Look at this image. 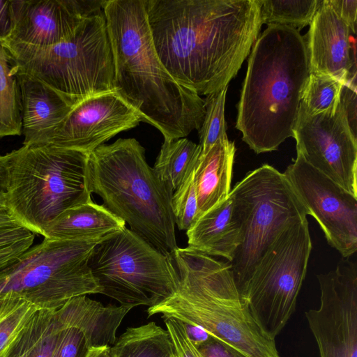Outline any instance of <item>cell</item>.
I'll return each mask as SVG.
<instances>
[{"instance_id":"cell-1","label":"cell","mask_w":357,"mask_h":357,"mask_svg":"<svg viewBox=\"0 0 357 357\" xmlns=\"http://www.w3.org/2000/svg\"><path fill=\"white\" fill-rule=\"evenodd\" d=\"M146 10L161 63L199 95L228 86L263 24L259 0H146Z\"/></svg>"},{"instance_id":"cell-2","label":"cell","mask_w":357,"mask_h":357,"mask_svg":"<svg viewBox=\"0 0 357 357\" xmlns=\"http://www.w3.org/2000/svg\"><path fill=\"white\" fill-rule=\"evenodd\" d=\"M114 66V90L160 131L165 140L199 130L205 103L178 84L155 51L147 20L146 0H106L103 6Z\"/></svg>"},{"instance_id":"cell-3","label":"cell","mask_w":357,"mask_h":357,"mask_svg":"<svg viewBox=\"0 0 357 357\" xmlns=\"http://www.w3.org/2000/svg\"><path fill=\"white\" fill-rule=\"evenodd\" d=\"M310 73L305 38L299 31L268 25L250 51L237 105L236 128L256 153L275 151L294 137Z\"/></svg>"},{"instance_id":"cell-4","label":"cell","mask_w":357,"mask_h":357,"mask_svg":"<svg viewBox=\"0 0 357 357\" xmlns=\"http://www.w3.org/2000/svg\"><path fill=\"white\" fill-rule=\"evenodd\" d=\"M171 257L177 289L149 307V317L160 314L198 325L248 357H280L275 340L263 332L242 301L229 262L188 247H178Z\"/></svg>"},{"instance_id":"cell-5","label":"cell","mask_w":357,"mask_h":357,"mask_svg":"<svg viewBox=\"0 0 357 357\" xmlns=\"http://www.w3.org/2000/svg\"><path fill=\"white\" fill-rule=\"evenodd\" d=\"M91 193L128 224L130 230L171 257L178 248L172 211L173 192L160 180L134 138L102 144L88 156Z\"/></svg>"},{"instance_id":"cell-6","label":"cell","mask_w":357,"mask_h":357,"mask_svg":"<svg viewBox=\"0 0 357 357\" xmlns=\"http://www.w3.org/2000/svg\"><path fill=\"white\" fill-rule=\"evenodd\" d=\"M6 155V206L33 233L66 210L92 201L89 154L51 144L23 145Z\"/></svg>"},{"instance_id":"cell-7","label":"cell","mask_w":357,"mask_h":357,"mask_svg":"<svg viewBox=\"0 0 357 357\" xmlns=\"http://www.w3.org/2000/svg\"><path fill=\"white\" fill-rule=\"evenodd\" d=\"M2 43L14 61L15 74L41 82L73 107L87 98L115 91L103 11L85 19L71 37L52 46Z\"/></svg>"},{"instance_id":"cell-8","label":"cell","mask_w":357,"mask_h":357,"mask_svg":"<svg viewBox=\"0 0 357 357\" xmlns=\"http://www.w3.org/2000/svg\"><path fill=\"white\" fill-rule=\"evenodd\" d=\"M107 236L45 238L0 271V297L18 298L38 309L56 310L73 298L100 294L89 261L95 246Z\"/></svg>"},{"instance_id":"cell-9","label":"cell","mask_w":357,"mask_h":357,"mask_svg":"<svg viewBox=\"0 0 357 357\" xmlns=\"http://www.w3.org/2000/svg\"><path fill=\"white\" fill-rule=\"evenodd\" d=\"M229 195L242 232L229 262L239 292L278 235L307 214L284 174L267 164L249 172Z\"/></svg>"},{"instance_id":"cell-10","label":"cell","mask_w":357,"mask_h":357,"mask_svg":"<svg viewBox=\"0 0 357 357\" xmlns=\"http://www.w3.org/2000/svg\"><path fill=\"white\" fill-rule=\"evenodd\" d=\"M89 266L100 294L125 307L156 305L178 286L172 257L126 227L95 246Z\"/></svg>"},{"instance_id":"cell-11","label":"cell","mask_w":357,"mask_h":357,"mask_svg":"<svg viewBox=\"0 0 357 357\" xmlns=\"http://www.w3.org/2000/svg\"><path fill=\"white\" fill-rule=\"evenodd\" d=\"M311 250L307 218L288 225L268 247L238 292L258 326L272 340L296 309Z\"/></svg>"},{"instance_id":"cell-12","label":"cell","mask_w":357,"mask_h":357,"mask_svg":"<svg viewBox=\"0 0 357 357\" xmlns=\"http://www.w3.org/2000/svg\"><path fill=\"white\" fill-rule=\"evenodd\" d=\"M306 210L319 223L326 238L344 258L357 250V197L312 167L297 152L283 173Z\"/></svg>"},{"instance_id":"cell-13","label":"cell","mask_w":357,"mask_h":357,"mask_svg":"<svg viewBox=\"0 0 357 357\" xmlns=\"http://www.w3.org/2000/svg\"><path fill=\"white\" fill-rule=\"evenodd\" d=\"M296 150L312 167L357 197V141L341 102L334 113L298 109L293 130Z\"/></svg>"},{"instance_id":"cell-14","label":"cell","mask_w":357,"mask_h":357,"mask_svg":"<svg viewBox=\"0 0 357 357\" xmlns=\"http://www.w3.org/2000/svg\"><path fill=\"white\" fill-rule=\"evenodd\" d=\"M317 310L305 312L320 357H357V265L342 259L336 268L317 276Z\"/></svg>"},{"instance_id":"cell-15","label":"cell","mask_w":357,"mask_h":357,"mask_svg":"<svg viewBox=\"0 0 357 357\" xmlns=\"http://www.w3.org/2000/svg\"><path fill=\"white\" fill-rule=\"evenodd\" d=\"M137 110L115 91L74 105L47 144L87 154L142 121Z\"/></svg>"},{"instance_id":"cell-16","label":"cell","mask_w":357,"mask_h":357,"mask_svg":"<svg viewBox=\"0 0 357 357\" xmlns=\"http://www.w3.org/2000/svg\"><path fill=\"white\" fill-rule=\"evenodd\" d=\"M106 0H10L12 29L2 41L52 46L71 37L87 17L103 11Z\"/></svg>"},{"instance_id":"cell-17","label":"cell","mask_w":357,"mask_h":357,"mask_svg":"<svg viewBox=\"0 0 357 357\" xmlns=\"http://www.w3.org/2000/svg\"><path fill=\"white\" fill-rule=\"evenodd\" d=\"M349 26L321 0L305 39L311 73L329 75L356 84V58L352 55Z\"/></svg>"},{"instance_id":"cell-18","label":"cell","mask_w":357,"mask_h":357,"mask_svg":"<svg viewBox=\"0 0 357 357\" xmlns=\"http://www.w3.org/2000/svg\"><path fill=\"white\" fill-rule=\"evenodd\" d=\"M15 75L21 93L23 145L47 144L73 106L41 82Z\"/></svg>"},{"instance_id":"cell-19","label":"cell","mask_w":357,"mask_h":357,"mask_svg":"<svg viewBox=\"0 0 357 357\" xmlns=\"http://www.w3.org/2000/svg\"><path fill=\"white\" fill-rule=\"evenodd\" d=\"M188 248L231 262L242 241L231 195L201 215L186 231Z\"/></svg>"},{"instance_id":"cell-20","label":"cell","mask_w":357,"mask_h":357,"mask_svg":"<svg viewBox=\"0 0 357 357\" xmlns=\"http://www.w3.org/2000/svg\"><path fill=\"white\" fill-rule=\"evenodd\" d=\"M130 309L105 306L83 295L69 300L56 312L65 322L83 331L91 348H97L114 345L116 331Z\"/></svg>"},{"instance_id":"cell-21","label":"cell","mask_w":357,"mask_h":357,"mask_svg":"<svg viewBox=\"0 0 357 357\" xmlns=\"http://www.w3.org/2000/svg\"><path fill=\"white\" fill-rule=\"evenodd\" d=\"M235 151L234 143L226 138L218 140L206 153H201L194 173L197 220L229 196Z\"/></svg>"},{"instance_id":"cell-22","label":"cell","mask_w":357,"mask_h":357,"mask_svg":"<svg viewBox=\"0 0 357 357\" xmlns=\"http://www.w3.org/2000/svg\"><path fill=\"white\" fill-rule=\"evenodd\" d=\"M126 227V223L102 204L92 201L61 213L43 233L50 240H84L105 237Z\"/></svg>"},{"instance_id":"cell-23","label":"cell","mask_w":357,"mask_h":357,"mask_svg":"<svg viewBox=\"0 0 357 357\" xmlns=\"http://www.w3.org/2000/svg\"><path fill=\"white\" fill-rule=\"evenodd\" d=\"M201 153L200 145L187 138L164 140L153 169L174 192L195 169Z\"/></svg>"},{"instance_id":"cell-24","label":"cell","mask_w":357,"mask_h":357,"mask_svg":"<svg viewBox=\"0 0 357 357\" xmlns=\"http://www.w3.org/2000/svg\"><path fill=\"white\" fill-rule=\"evenodd\" d=\"M114 357H174L167 330L155 322L128 328L112 347Z\"/></svg>"},{"instance_id":"cell-25","label":"cell","mask_w":357,"mask_h":357,"mask_svg":"<svg viewBox=\"0 0 357 357\" xmlns=\"http://www.w3.org/2000/svg\"><path fill=\"white\" fill-rule=\"evenodd\" d=\"M22 135L20 88L14 61L0 40V139Z\"/></svg>"},{"instance_id":"cell-26","label":"cell","mask_w":357,"mask_h":357,"mask_svg":"<svg viewBox=\"0 0 357 357\" xmlns=\"http://www.w3.org/2000/svg\"><path fill=\"white\" fill-rule=\"evenodd\" d=\"M344 84L331 76L310 73L301 95L299 109L312 116L335 112Z\"/></svg>"},{"instance_id":"cell-27","label":"cell","mask_w":357,"mask_h":357,"mask_svg":"<svg viewBox=\"0 0 357 357\" xmlns=\"http://www.w3.org/2000/svg\"><path fill=\"white\" fill-rule=\"evenodd\" d=\"M321 0H259L263 24H282L298 31L310 25Z\"/></svg>"},{"instance_id":"cell-28","label":"cell","mask_w":357,"mask_h":357,"mask_svg":"<svg viewBox=\"0 0 357 357\" xmlns=\"http://www.w3.org/2000/svg\"><path fill=\"white\" fill-rule=\"evenodd\" d=\"M37 310L24 300L0 297V357Z\"/></svg>"},{"instance_id":"cell-29","label":"cell","mask_w":357,"mask_h":357,"mask_svg":"<svg viewBox=\"0 0 357 357\" xmlns=\"http://www.w3.org/2000/svg\"><path fill=\"white\" fill-rule=\"evenodd\" d=\"M228 86L206 96L205 114L199 130L202 154L206 153L221 139L228 138L225 120V104Z\"/></svg>"},{"instance_id":"cell-30","label":"cell","mask_w":357,"mask_h":357,"mask_svg":"<svg viewBox=\"0 0 357 357\" xmlns=\"http://www.w3.org/2000/svg\"><path fill=\"white\" fill-rule=\"evenodd\" d=\"M54 311L37 310L9 345L2 357H27L30 351L42 337Z\"/></svg>"},{"instance_id":"cell-31","label":"cell","mask_w":357,"mask_h":357,"mask_svg":"<svg viewBox=\"0 0 357 357\" xmlns=\"http://www.w3.org/2000/svg\"><path fill=\"white\" fill-rule=\"evenodd\" d=\"M34 238V233L22 225L0 228V271L26 253Z\"/></svg>"},{"instance_id":"cell-32","label":"cell","mask_w":357,"mask_h":357,"mask_svg":"<svg viewBox=\"0 0 357 357\" xmlns=\"http://www.w3.org/2000/svg\"><path fill=\"white\" fill-rule=\"evenodd\" d=\"M194 173L187 177L172 196V211L175 225L180 230L188 231L197 218L198 206Z\"/></svg>"},{"instance_id":"cell-33","label":"cell","mask_w":357,"mask_h":357,"mask_svg":"<svg viewBox=\"0 0 357 357\" xmlns=\"http://www.w3.org/2000/svg\"><path fill=\"white\" fill-rule=\"evenodd\" d=\"M56 315L61 322V328L53 357H86L91 347L85 334L65 322L57 312Z\"/></svg>"},{"instance_id":"cell-34","label":"cell","mask_w":357,"mask_h":357,"mask_svg":"<svg viewBox=\"0 0 357 357\" xmlns=\"http://www.w3.org/2000/svg\"><path fill=\"white\" fill-rule=\"evenodd\" d=\"M165 324L178 357H200V355L188 337L182 322L175 318H165Z\"/></svg>"},{"instance_id":"cell-35","label":"cell","mask_w":357,"mask_h":357,"mask_svg":"<svg viewBox=\"0 0 357 357\" xmlns=\"http://www.w3.org/2000/svg\"><path fill=\"white\" fill-rule=\"evenodd\" d=\"M56 311L42 337L30 351L27 357H53L61 328V322Z\"/></svg>"},{"instance_id":"cell-36","label":"cell","mask_w":357,"mask_h":357,"mask_svg":"<svg viewBox=\"0 0 357 357\" xmlns=\"http://www.w3.org/2000/svg\"><path fill=\"white\" fill-rule=\"evenodd\" d=\"M196 348L200 357H248L214 337Z\"/></svg>"},{"instance_id":"cell-37","label":"cell","mask_w":357,"mask_h":357,"mask_svg":"<svg viewBox=\"0 0 357 357\" xmlns=\"http://www.w3.org/2000/svg\"><path fill=\"white\" fill-rule=\"evenodd\" d=\"M335 12L356 33L357 1L356 0H328Z\"/></svg>"},{"instance_id":"cell-38","label":"cell","mask_w":357,"mask_h":357,"mask_svg":"<svg viewBox=\"0 0 357 357\" xmlns=\"http://www.w3.org/2000/svg\"><path fill=\"white\" fill-rule=\"evenodd\" d=\"M12 29L10 0H0V40L6 39Z\"/></svg>"},{"instance_id":"cell-39","label":"cell","mask_w":357,"mask_h":357,"mask_svg":"<svg viewBox=\"0 0 357 357\" xmlns=\"http://www.w3.org/2000/svg\"><path fill=\"white\" fill-rule=\"evenodd\" d=\"M181 322L188 337L195 347L208 342L213 337L198 325L189 322Z\"/></svg>"},{"instance_id":"cell-40","label":"cell","mask_w":357,"mask_h":357,"mask_svg":"<svg viewBox=\"0 0 357 357\" xmlns=\"http://www.w3.org/2000/svg\"><path fill=\"white\" fill-rule=\"evenodd\" d=\"M18 225H22L8 207L0 208V228Z\"/></svg>"},{"instance_id":"cell-41","label":"cell","mask_w":357,"mask_h":357,"mask_svg":"<svg viewBox=\"0 0 357 357\" xmlns=\"http://www.w3.org/2000/svg\"><path fill=\"white\" fill-rule=\"evenodd\" d=\"M8 184L6 155H0V195H6Z\"/></svg>"},{"instance_id":"cell-42","label":"cell","mask_w":357,"mask_h":357,"mask_svg":"<svg viewBox=\"0 0 357 357\" xmlns=\"http://www.w3.org/2000/svg\"><path fill=\"white\" fill-rule=\"evenodd\" d=\"M86 357H114L112 347L91 348Z\"/></svg>"},{"instance_id":"cell-43","label":"cell","mask_w":357,"mask_h":357,"mask_svg":"<svg viewBox=\"0 0 357 357\" xmlns=\"http://www.w3.org/2000/svg\"><path fill=\"white\" fill-rule=\"evenodd\" d=\"M7 207L6 195H0V208Z\"/></svg>"},{"instance_id":"cell-44","label":"cell","mask_w":357,"mask_h":357,"mask_svg":"<svg viewBox=\"0 0 357 357\" xmlns=\"http://www.w3.org/2000/svg\"><path fill=\"white\" fill-rule=\"evenodd\" d=\"M174 357H178L176 354V351H175V354H174Z\"/></svg>"}]
</instances>
